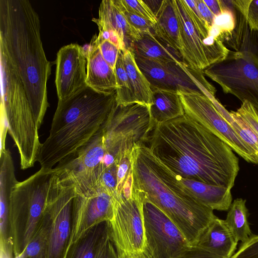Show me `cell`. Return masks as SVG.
Instances as JSON below:
<instances>
[{
    "label": "cell",
    "mask_w": 258,
    "mask_h": 258,
    "mask_svg": "<svg viewBox=\"0 0 258 258\" xmlns=\"http://www.w3.org/2000/svg\"><path fill=\"white\" fill-rule=\"evenodd\" d=\"M77 195L75 181L68 170L53 168L46 205L51 217L47 258H64L71 242Z\"/></svg>",
    "instance_id": "obj_8"
},
{
    "label": "cell",
    "mask_w": 258,
    "mask_h": 258,
    "mask_svg": "<svg viewBox=\"0 0 258 258\" xmlns=\"http://www.w3.org/2000/svg\"><path fill=\"white\" fill-rule=\"evenodd\" d=\"M116 103V92L101 93L88 86L58 100L49 136L38 156L41 168L52 169L76 153L99 130Z\"/></svg>",
    "instance_id": "obj_4"
},
{
    "label": "cell",
    "mask_w": 258,
    "mask_h": 258,
    "mask_svg": "<svg viewBox=\"0 0 258 258\" xmlns=\"http://www.w3.org/2000/svg\"><path fill=\"white\" fill-rule=\"evenodd\" d=\"M99 29L113 30L123 41L126 49L131 50L133 42L140 36V32L126 21L115 0H103L99 8L98 18H93Z\"/></svg>",
    "instance_id": "obj_17"
},
{
    "label": "cell",
    "mask_w": 258,
    "mask_h": 258,
    "mask_svg": "<svg viewBox=\"0 0 258 258\" xmlns=\"http://www.w3.org/2000/svg\"><path fill=\"white\" fill-rule=\"evenodd\" d=\"M113 213L112 197L100 189L90 195H76L73 202L71 242L95 225L109 221Z\"/></svg>",
    "instance_id": "obj_15"
},
{
    "label": "cell",
    "mask_w": 258,
    "mask_h": 258,
    "mask_svg": "<svg viewBox=\"0 0 258 258\" xmlns=\"http://www.w3.org/2000/svg\"><path fill=\"white\" fill-rule=\"evenodd\" d=\"M0 258H15L14 253L0 246Z\"/></svg>",
    "instance_id": "obj_43"
},
{
    "label": "cell",
    "mask_w": 258,
    "mask_h": 258,
    "mask_svg": "<svg viewBox=\"0 0 258 258\" xmlns=\"http://www.w3.org/2000/svg\"><path fill=\"white\" fill-rule=\"evenodd\" d=\"M178 21L182 50L181 56L194 69L204 71L209 66L224 60L229 49L224 42L202 37L193 24L183 0H173Z\"/></svg>",
    "instance_id": "obj_13"
},
{
    "label": "cell",
    "mask_w": 258,
    "mask_h": 258,
    "mask_svg": "<svg viewBox=\"0 0 258 258\" xmlns=\"http://www.w3.org/2000/svg\"><path fill=\"white\" fill-rule=\"evenodd\" d=\"M94 42L98 45L104 60L114 71L119 49L108 40H104L98 43Z\"/></svg>",
    "instance_id": "obj_36"
},
{
    "label": "cell",
    "mask_w": 258,
    "mask_h": 258,
    "mask_svg": "<svg viewBox=\"0 0 258 258\" xmlns=\"http://www.w3.org/2000/svg\"><path fill=\"white\" fill-rule=\"evenodd\" d=\"M237 243L225 221L216 217L196 245L220 256L231 258Z\"/></svg>",
    "instance_id": "obj_18"
},
{
    "label": "cell",
    "mask_w": 258,
    "mask_h": 258,
    "mask_svg": "<svg viewBox=\"0 0 258 258\" xmlns=\"http://www.w3.org/2000/svg\"><path fill=\"white\" fill-rule=\"evenodd\" d=\"M245 200L237 198L232 203L225 220L236 241H246L252 234L248 222V210Z\"/></svg>",
    "instance_id": "obj_25"
},
{
    "label": "cell",
    "mask_w": 258,
    "mask_h": 258,
    "mask_svg": "<svg viewBox=\"0 0 258 258\" xmlns=\"http://www.w3.org/2000/svg\"><path fill=\"white\" fill-rule=\"evenodd\" d=\"M53 168H41L13 190L11 219L15 258L23 251L42 220Z\"/></svg>",
    "instance_id": "obj_7"
},
{
    "label": "cell",
    "mask_w": 258,
    "mask_h": 258,
    "mask_svg": "<svg viewBox=\"0 0 258 258\" xmlns=\"http://www.w3.org/2000/svg\"><path fill=\"white\" fill-rule=\"evenodd\" d=\"M142 195L145 251L150 258H176L190 245L175 224Z\"/></svg>",
    "instance_id": "obj_12"
},
{
    "label": "cell",
    "mask_w": 258,
    "mask_h": 258,
    "mask_svg": "<svg viewBox=\"0 0 258 258\" xmlns=\"http://www.w3.org/2000/svg\"><path fill=\"white\" fill-rule=\"evenodd\" d=\"M211 12L217 16L222 13L223 5L220 0H203Z\"/></svg>",
    "instance_id": "obj_40"
},
{
    "label": "cell",
    "mask_w": 258,
    "mask_h": 258,
    "mask_svg": "<svg viewBox=\"0 0 258 258\" xmlns=\"http://www.w3.org/2000/svg\"><path fill=\"white\" fill-rule=\"evenodd\" d=\"M1 110L5 113L8 133L15 143L20 167L25 170L37 161L41 144L33 113L23 84L5 55L0 52Z\"/></svg>",
    "instance_id": "obj_6"
},
{
    "label": "cell",
    "mask_w": 258,
    "mask_h": 258,
    "mask_svg": "<svg viewBox=\"0 0 258 258\" xmlns=\"http://www.w3.org/2000/svg\"><path fill=\"white\" fill-rule=\"evenodd\" d=\"M231 258H258V235L252 234L242 242Z\"/></svg>",
    "instance_id": "obj_34"
},
{
    "label": "cell",
    "mask_w": 258,
    "mask_h": 258,
    "mask_svg": "<svg viewBox=\"0 0 258 258\" xmlns=\"http://www.w3.org/2000/svg\"><path fill=\"white\" fill-rule=\"evenodd\" d=\"M124 8L129 12L142 17L154 25L157 18L149 7L142 0H120Z\"/></svg>",
    "instance_id": "obj_31"
},
{
    "label": "cell",
    "mask_w": 258,
    "mask_h": 258,
    "mask_svg": "<svg viewBox=\"0 0 258 258\" xmlns=\"http://www.w3.org/2000/svg\"><path fill=\"white\" fill-rule=\"evenodd\" d=\"M231 3L243 16L249 28L258 31V0H232Z\"/></svg>",
    "instance_id": "obj_29"
},
{
    "label": "cell",
    "mask_w": 258,
    "mask_h": 258,
    "mask_svg": "<svg viewBox=\"0 0 258 258\" xmlns=\"http://www.w3.org/2000/svg\"><path fill=\"white\" fill-rule=\"evenodd\" d=\"M177 176L202 204L212 210L228 211L232 202L231 189Z\"/></svg>",
    "instance_id": "obj_21"
},
{
    "label": "cell",
    "mask_w": 258,
    "mask_h": 258,
    "mask_svg": "<svg viewBox=\"0 0 258 258\" xmlns=\"http://www.w3.org/2000/svg\"><path fill=\"white\" fill-rule=\"evenodd\" d=\"M176 258H225L197 245H189Z\"/></svg>",
    "instance_id": "obj_37"
},
{
    "label": "cell",
    "mask_w": 258,
    "mask_h": 258,
    "mask_svg": "<svg viewBox=\"0 0 258 258\" xmlns=\"http://www.w3.org/2000/svg\"><path fill=\"white\" fill-rule=\"evenodd\" d=\"M87 85L99 93L112 94L117 88L114 71L103 58L98 45L91 41L86 51Z\"/></svg>",
    "instance_id": "obj_16"
},
{
    "label": "cell",
    "mask_w": 258,
    "mask_h": 258,
    "mask_svg": "<svg viewBox=\"0 0 258 258\" xmlns=\"http://www.w3.org/2000/svg\"><path fill=\"white\" fill-rule=\"evenodd\" d=\"M148 148L179 177L231 189L239 159L226 143L186 114L157 124Z\"/></svg>",
    "instance_id": "obj_1"
},
{
    "label": "cell",
    "mask_w": 258,
    "mask_h": 258,
    "mask_svg": "<svg viewBox=\"0 0 258 258\" xmlns=\"http://www.w3.org/2000/svg\"><path fill=\"white\" fill-rule=\"evenodd\" d=\"M156 18V22L153 25L154 34L181 54L180 31L173 0H163Z\"/></svg>",
    "instance_id": "obj_22"
},
{
    "label": "cell",
    "mask_w": 258,
    "mask_h": 258,
    "mask_svg": "<svg viewBox=\"0 0 258 258\" xmlns=\"http://www.w3.org/2000/svg\"><path fill=\"white\" fill-rule=\"evenodd\" d=\"M224 41L233 50L203 73L225 94L248 101L258 112V31L251 30L239 14L234 31Z\"/></svg>",
    "instance_id": "obj_5"
},
{
    "label": "cell",
    "mask_w": 258,
    "mask_h": 258,
    "mask_svg": "<svg viewBox=\"0 0 258 258\" xmlns=\"http://www.w3.org/2000/svg\"><path fill=\"white\" fill-rule=\"evenodd\" d=\"M150 107L152 119L160 124L183 115L185 113L178 92L154 89Z\"/></svg>",
    "instance_id": "obj_23"
},
{
    "label": "cell",
    "mask_w": 258,
    "mask_h": 258,
    "mask_svg": "<svg viewBox=\"0 0 258 258\" xmlns=\"http://www.w3.org/2000/svg\"><path fill=\"white\" fill-rule=\"evenodd\" d=\"M214 103L222 116L248 147L258 164V138L249 124L236 110L229 112L218 100Z\"/></svg>",
    "instance_id": "obj_26"
},
{
    "label": "cell",
    "mask_w": 258,
    "mask_h": 258,
    "mask_svg": "<svg viewBox=\"0 0 258 258\" xmlns=\"http://www.w3.org/2000/svg\"><path fill=\"white\" fill-rule=\"evenodd\" d=\"M122 51L135 102L150 107L152 104V91L150 83L137 65L133 52L128 49Z\"/></svg>",
    "instance_id": "obj_24"
},
{
    "label": "cell",
    "mask_w": 258,
    "mask_h": 258,
    "mask_svg": "<svg viewBox=\"0 0 258 258\" xmlns=\"http://www.w3.org/2000/svg\"><path fill=\"white\" fill-rule=\"evenodd\" d=\"M114 73L117 85L116 90V104L120 105H126L136 103L124 64L122 51L121 50H119L118 53Z\"/></svg>",
    "instance_id": "obj_28"
},
{
    "label": "cell",
    "mask_w": 258,
    "mask_h": 258,
    "mask_svg": "<svg viewBox=\"0 0 258 258\" xmlns=\"http://www.w3.org/2000/svg\"><path fill=\"white\" fill-rule=\"evenodd\" d=\"M133 188L161 210L196 245L216 216L202 204L145 144L132 152Z\"/></svg>",
    "instance_id": "obj_3"
},
{
    "label": "cell",
    "mask_w": 258,
    "mask_h": 258,
    "mask_svg": "<svg viewBox=\"0 0 258 258\" xmlns=\"http://www.w3.org/2000/svg\"><path fill=\"white\" fill-rule=\"evenodd\" d=\"M127 22L141 33L153 32V24L148 20L128 12L122 5L120 0H115Z\"/></svg>",
    "instance_id": "obj_32"
},
{
    "label": "cell",
    "mask_w": 258,
    "mask_h": 258,
    "mask_svg": "<svg viewBox=\"0 0 258 258\" xmlns=\"http://www.w3.org/2000/svg\"><path fill=\"white\" fill-rule=\"evenodd\" d=\"M112 202V216L108 222L117 251H145L142 194L133 188L130 197L115 195Z\"/></svg>",
    "instance_id": "obj_10"
},
{
    "label": "cell",
    "mask_w": 258,
    "mask_h": 258,
    "mask_svg": "<svg viewBox=\"0 0 258 258\" xmlns=\"http://www.w3.org/2000/svg\"><path fill=\"white\" fill-rule=\"evenodd\" d=\"M185 114L200 123L248 163L256 164L248 147L240 139L215 106V96L178 92Z\"/></svg>",
    "instance_id": "obj_11"
},
{
    "label": "cell",
    "mask_w": 258,
    "mask_h": 258,
    "mask_svg": "<svg viewBox=\"0 0 258 258\" xmlns=\"http://www.w3.org/2000/svg\"><path fill=\"white\" fill-rule=\"evenodd\" d=\"M117 185V165L115 163L103 171L99 181V187L113 197L116 194Z\"/></svg>",
    "instance_id": "obj_33"
},
{
    "label": "cell",
    "mask_w": 258,
    "mask_h": 258,
    "mask_svg": "<svg viewBox=\"0 0 258 258\" xmlns=\"http://www.w3.org/2000/svg\"><path fill=\"white\" fill-rule=\"evenodd\" d=\"M118 258H150L146 251H117Z\"/></svg>",
    "instance_id": "obj_41"
},
{
    "label": "cell",
    "mask_w": 258,
    "mask_h": 258,
    "mask_svg": "<svg viewBox=\"0 0 258 258\" xmlns=\"http://www.w3.org/2000/svg\"><path fill=\"white\" fill-rule=\"evenodd\" d=\"M110 236L108 221L97 224L70 243L64 258H96Z\"/></svg>",
    "instance_id": "obj_19"
},
{
    "label": "cell",
    "mask_w": 258,
    "mask_h": 258,
    "mask_svg": "<svg viewBox=\"0 0 258 258\" xmlns=\"http://www.w3.org/2000/svg\"><path fill=\"white\" fill-rule=\"evenodd\" d=\"M135 58L150 83L151 90L198 93L209 97L215 96L216 90L206 80L203 71L194 69L185 62H161L136 56Z\"/></svg>",
    "instance_id": "obj_9"
},
{
    "label": "cell",
    "mask_w": 258,
    "mask_h": 258,
    "mask_svg": "<svg viewBox=\"0 0 258 258\" xmlns=\"http://www.w3.org/2000/svg\"><path fill=\"white\" fill-rule=\"evenodd\" d=\"M195 2L200 14L211 31L216 16L211 12L203 0H195Z\"/></svg>",
    "instance_id": "obj_38"
},
{
    "label": "cell",
    "mask_w": 258,
    "mask_h": 258,
    "mask_svg": "<svg viewBox=\"0 0 258 258\" xmlns=\"http://www.w3.org/2000/svg\"><path fill=\"white\" fill-rule=\"evenodd\" d=\"M51 217L45 207L43 216L34 234L17 258H47L48 236Z\"/></svg>",
    "instance_id": "obj_27"
},
{
    "label": "cell",
    "mask_w": 258,
    "mask_h": 258,
    "mask_svg": "<svg viewBox=\"0 0 258 258\" xmlns=\"http://www.w3.org/2000/svg\"><path fill=\"white\" fill-rule=\"evenodd\" d=\"M0 52L20 78L39 129L49 106L51 64L43 47L39 16L29 1H0Z\"/></svg>",
    "instance_id": "obj_2"
},
{
    "label": "cell",
    "mask_w": 258,
    "mask_h": 258,
    "mask_svg": "<svg viewBox=\"0 0 258 258\" xmlns=\"http://www.w3.org/2000/svg\"><path fill=\"white\" fill-rule=\"evenodd\" d=\"M96 258H118L117 249L111 236L103 244Z\"/></svg>",
    "instance_id": "obj_39"
},
{
    "label": "cell",
    "mask_w": 258,
    "mask_h": 258,
    "mask_svg": "<svg viewBox=\"0 0 258 258\" xmlns=\"http://www.w3.org/2000/svg\"><path fill=\"white\" fill-rule=\"evenodd\" d=\"M144 2L147 4V5L149 7L150 10L152 11L156 17L157 14H158L160 9L161 8L162 3L163 2V0L159 1H144Z\"/></svg>",
    "instance_id": "obj_42"
},
{
    "label": "cell",
    "mask_w": 258,
    "mask_h": 258,
    "mask_svg": "<svg viewBox=\"0 0 258 258\" xmlns=\"http://www.w3.org/2000/svg\"><path fill=\"white\" fill-rule=\"evenodd\" d=\"M131 51L135 56L159 62H184L179 52L167 45L153 32H140L133 42Z\"/></svg>",
    "instance_id": "obj_20"
},
{
    "label": "cell",
    "mask_w": 258,
    "mask_h": 258,
    "mask_svg": "<svg viewBox=\"0 0 258 258\" xmlns=\"http://www.w3.org/2000/svg\"><path fill=\"white\" fill-rule=\"evenodd\" d=\"M183 1L193 24L202 37L206 40L213 38L210 36V30L200 14L195 0Z\"/></svg>",
    "instance_id": "obj_30"
},
{
    "label": "cell",
    "mask_w": 258,
    "mask_h": 258,
    "mask_svg": "<svg viewBox=\"0 0 258 258\" xmlns=\"http://www.w3.org/2000/svg\"><path fill=\"white\" fill-rule=\"evenodd\" d=\"M236 111L247 122L258 138V112L251 103L245 101L242 102Z\"/></svg>",
    "instance_id": "obj_35"
},
{
    "label": "cell",
    "mask_w": 258,
    "mask_h": 258,
    "mask_svg": "<svg viewBox=\"0 0 258 258\" xmlns=\"http://www.w3.org/2000/svg\"><path fill=\"white\" fill-rule=\"evenodd\" d=\"M86 51L78 44L62 46L57 53L55 83L58 100L66 99L87 86Z\"/></svg>",
    "instance_id": "obj_14"
}]
</instances>
